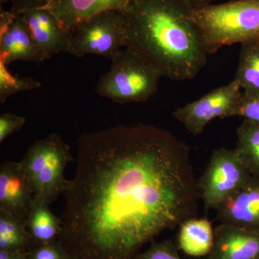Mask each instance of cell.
<instances>
[{"label": "cell", "mask_w": 259, "mask_h": 259, "mask_svg": "<svg viewBox=\"0 0 259 259\" xmlns=\"http://www.w3.org/2000/svg\"><path fill=\"white\" fill-rule=\"evenodd\" d=\"M44 199L34 197L27 218V230L30 238L42 243H51L62 231V220L54 214Z\"/></svg>", "instance_id": "2e32d148"}, {"label": "cell", "mask_w": 259, "mask_h": 259, "mask_svg": "<svg viewBox=\"0 0 259 259\" xmlns=\"http://www.w3.org/2000/svg\"><path fill=\"white\" fill-rule=\"evenodd\" d=\"M10 1V0H0V4L3 5L5 4V3H8V2Z\"/></svg>", "instance_id": "4316f807"}, {"label": "cell", "mask_w": 259, "mask_h": 259, "mask_svg": "<svg viewBox=\"0 0 259 259\" xmlns=\"http://www.w3.org/2000/svg\"><path fill=\"white\" fill-rule=\"evenodd\" d=\"M10 11L20 15L47 59L69 51L71 30L65 28L49 10L45 0H12Z\"/></svg>", "instance_id": "9c48e42d"}, {"label": "cell", "mask_w": 259, "mask_h": 259, "mask_svg": "<svg viewBox=\"0 0 259 259\" xmlns=\"http://www.w3.org/2000/svg\"><path fill=\"white\" fill-rule=\"evenodd\" d=\"M46 59L25 20L20 15H15L9 28L0 33V61H4L8 66L13 61L40 63Z\"/></svg>", "instance_id": "5bb4252c"}, {"label": "cell", "mask_w": 259, "mask_h": 259, "mask_svg": "<svg viewBox=\"0 0 259 259\" xmlns=\"http://www.w3.org/2000/svg\"><path fill=\"white\" fill-rule=\"evenodd\" d=\"M241 86L236 79L214 89L207 95L177 108L173 116L190 134L197 136L214 119L235 116L241 98Z\"/></svg>", "instance_id": "ba28073f"}, {"label": "cell", "mask_w": 259, "mask_h": 259, "mask_svg": "<svg viewBox=\"0 0 259 259\" xmlns=\"http://www.w3.org/2000/svg\"><path fill=\"white\" fill-rule=\"evenodd\" d=\"M185 1L191 8H194L212 4L213 2L216 1V0H185Z\"/></svg>", "instance_id": "484cf974"}, {"label": "cell", "mask_w": 259, "mask_h": 259, "mask_svg": "<svg viewBox=\"0 0 259 259\" xmlns=\"http://www.w3.org/2000/svg\"><path fill=\"white\" fill-rule=\"evenodd\" d=\"M235 116H240L245 120L259 124V95L242 93Z\"/></svg>", "instance_id": "44dd1931"}, {"label": "cell", "mask_w": 259, "mask_h": 259, "mask_svg": "<svg viewBox=\"0 0 259 259\" xmlns=\"http://www.w3.org/2000/svg\"><path fill=\"white\" fill-rule=\"evenodd\" d=\"M26 122L25 117L11 113H3L0 116V143H3L10 135L21 129Z\"/></svg>", "instance_id": "603a6c76"}, {"label": "cell", "mask_w": 259, "mask_h": 259, "mask_svg": "<svg viewBox=\"0 0 259 259\" xmlns=\"http://www.w3.org/2000/svg\"><path fill=\"white\" fill-rule=\"evenodd\" d=\"M221 224L259 233V179H251L217 209Z\"/></svg>", "instance_id": "8fae6325"}, {"label": "cell", "mask_w": 259, "mask_h": 259, "mask_svg": "<svg viewBox=\"0 0 259 259\" xmlns=\"http://www.w3.org/2000/svg\"><path fill=\"white\" fill-rule=\"evenodd\" d=\"M0 259H28L22 250H0Z\"/></svg>", "instance_id": "d4e9b609"}, {"label": "cell", "mask_w": 259, "mask_h": 259, "mask_svg": "<svg viewBox=\"0 0 259 259\" xmlns=\"http://www.w3.org/2000/svg\"><path fill=\"white\" fill-rule=\"evenodd\" d=\"M206 259H259V233L221 224Z\"/></svg>", "instance_id": "7c38bea8"}, {"label": "cell", "mask_w": 259, "mask_h": 259, "mask_svg": "<svg viewBox=\"0 0 259 259\" xmlns=\"http://www.w3.org/2000/svg\"><path fill=\"white\" fill-rule=\"evenodd\" d=\"M67 257L57 245L44 243L32 253L30 259H65Z\"/></svg>", "instance_id": "cb8c5ba5"}, {"label": "cell", "mask_w": 259, "mask_h": 259, "mask_svg": "<svg viewBox=\"0 0 259 259\" xmlns=\"http://www.w3.org/2000/svg\"><path fill=\"white\" fill-rule=\"evenodd\" d=\"M73 160L69 145L55 133L32 144L20 163L34 197L51 204L64 194L69 182L65 169Z\"/></svg>", "instance_id": "277c9868"}, {"label": "cell", "mask_w": 259, "mask_h": 259, "mask_svg": "<svg viewBox=\"0 0 259 259\" xmlns=\"http://www.w3.org/2000/svg\"><path fill=\"white\" fill-rule=\"evenodd\" d=\"M40 87V83L33 78H18L12 74L4 61H0V102L2 104L15 94L30 91Z\"/></svg>", "instance_id": "ffe728a7"}, {"label": "cell", "mask_w": 259, "mask_h": 259, "mask_svg": "<svg viewBox=\"0 0 259 259\" xmlns=\"http://www.w3.org/2000/svg\"><path fill=\"white\" fill-rule=\"evenodd\" d=\"M111 61L110 69L97 82L100 96L123 105L146 101L156 93L161 74L132 51L125 48Z\"/></svg>", "instance_id": "5b68a950"}, {"label": "cell", "mask_w": 259, "mask_h": 259, "mask_svg": "<svg viewBox=\"0 0 259 259\" xmlns=\"http://www.w3.org/2000/svg\"><path fill=\"white\" fill-rule=\"evenodd\" d=\"M132 0H45L63 25L72 31L79 24L99 13L122 12Z\"/></svg>", "instance_id": "4fadbf2b"}, {"label": "cell", "mask_w": 259, "mask_h": 259, "mask_svg": "<svg viewBox=\"0 0 259 259\" xmlns=\"http://www.w3.org/2000/svg\"><path fill=\"white\" fill-rule=\"evenodd\" d=\"M30 236L24 221L9 213L0 211V248L22 250Z\"/></svg>", "instance_id": "d6986e66"}, {"label": "cell", "mask_w": 259, "mask_h": 259, "mask_svg": "<svg viewBox=\"0 0 259 259\" xmlns=\"http://www.w3.org/2000/svg\"><path fill=\"white\" fill-rule=\"evenodd\" d=\"M34 194L20 161L0 165V211L26 222Z\"/></svg>", "instance_id": "30bf717a"}, {"label": "cell", "mask_w": 259, "mask_h": 259, "mask_svg": "<svg viewBox=\"0 0 259 259\" xmlns=\"http://www.w3.org/2000/svg\"><path fill=\"white\" fill-rule=\"evenodd\" d=\"M64 195L61 236L81 259H132L162 232L197 218L200 198L190 148L145 124L81 135Z\"/></svg>", "instance_id": "6da1fadb"}, {"label": "cell", "mask_w": 259, "mask_h": 259, "mask_svg": "<svg viewBox=\"0 0 259 259\" xmlns=\"http://www.w3.org/2000/svg\"><path fill=\"white\" fill-rule=\"evenodd\" d=\"M236 150L250 175L259 179V124L243 120L237 129Z\"/></svg>", "instance_id": "ac0fdd59"}, {"label": "cell", "mask_w": 259, "mask_h": 259, "mask_svg": "<svg viewBox=\"0 0 259 259\" xmlns=\"http://www.w3.org/2000/svg\"><path fill=\"white\" fill-rule=\"evenodd\" d=\"M125 19L121 12L99 13L71 32L68 53L76 57L98 55L111 59L126 45Z\"/></svg>", "instance_id": "8992f818"}, {"label": "cell", "mask_w": 259, "mask_h": 259, "mask_svg": "<svg viewBox=\"0 0 259 259\" xmlns=\"http://www.w3.org/2000/svg\"><path fill=\"white\" fill-rule=\"evenodd\" d=\"M236 79L243 93L259 95V40L241 45Z\"/></svg>", "instance_id": "e0dca14e"}, {"label": "cell", "mask_w": 259, "mask_h": 259, "mask_svg": "<svg viewBox=\"0 0 259 259\" xmlns=\"http://www.w3.org/2000/svg\"><path fill=\"white\" fill-rule=\"evenodd\" d=\"M251 177L236 148L215 150L198 181L199 197L204 207L217 210L227 198Z\"/></svg>", "instance_id": "52a82bcc"}, {"label": "cell", "mask_w": 259, "mask_h": 259, "mask_svg": "<svg viewBox=\"0 0 259 259\" xmlns=\"http://www.w3.org/2000/svg\"><path fill=\"white\" fill-rule=\"evenodd\" d=\"M136 259H182L176 245L170 240L154 243Z\"/></svg>", "instance_id": "7402d4cb"}, {"label": "cell", "mask_w": 259, "mask_h": 259, "mask_svg": "<svg viewBox=\"0 0 259 259\" xmlns=\"http://www.w3.org/2000/svg\"><path fill=\"white\" fill-rule=\"evenodd\" d=\"M185 0H132L123 11L125 49L162 77L191 80L207 64V51Z\"/></svg>", "instance_id": "7a4b0ae2"}, {"label": "cell", "mask_w": 259, "mask_h": 259, "mask_svg": "<svg viewBox=\"0 0 259 259\" xmlns=\"http://www.w3.org/2000/svg\"><path fill=\"white\" fill-rule=\"evenodd\" d=\"M178 246L186 254L207 256L214 244V231L207 218H193L180 226Z\"/></svg>", "instance_id": "9a60e30c"}, {"label": "cell", "mask_w": 259, "mask_h": 259, "mask_svg": "<svg viewBox=\"0 0 259 259\" xmlns=\"http://www.w3.org/2000/svg\"><path fill=\"white\" fill-rule=\"evenodd\" d=\"M190 18L208 54L226 46L259 40V0H233L190 8Z\"/></svg>", "instance_id": "3957f363"}]
</instances>
